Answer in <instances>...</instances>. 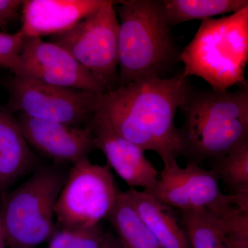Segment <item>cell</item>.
<instances>
[{
  "mask_svg": "<svg viewBox=\"0 0 248 248\" xmlns=\"http://www.w3.org/2000/svg\"><path fill=\"white\" fill-rule=\"evenodd\" d=\"M190 89L182 73L138 80L99 96L94 113L142 151L157 153L165 164L184 155L175 116Z\"/></svg>",
  "mask_w": 248,
  "mask_h": 248,
  "instance_id": "1",
  "label": "cell"
},
{
  "mask_svg": "<svg viewBox=\"0 0 248 248\" xmlns=\"http://www.w3.org/2000/svg\"><path fill=\"white\" fill-rule=\"evenodd\" d=\"M184 155L195 161L219 159L248 141V89L235 92L190 89L180 107Z\"/></svg>",
  "mask_w": 248,
  "mask_h": 248,
  "instance_id": "2",
  "label": "cell"
},
{
  "mask_svg": "<svg viewBox=\"0 0 248 248\" xmlns=\"http://www.w3.org/2000/svg\"><path fill=\"white\" fill-rule=\"evenodd\" d=\"M117 3V87L146 78H164L163 75L179 60V53L161 1L126 0Z\"/></svg>",
  "mask_w": 248,
  "mask_h": 248,
  "instance_id": "3",
  "label": "cell"
},
{
  "mask_svg": "<svg viewBox=\"0 0 248 248\" xmlns=\"http://www.w3.org/2000/svg\"><path fill=\"white\" fill-rule=\"evenodd\" d=\"M182 76L202 78L212 89L226 91L234 85L247 87L248 6L217 19L202 20L195 37L179 53Z\"/></svg>",
  "mask_w": 248,
  "mask_h": 248,
  "instance_id": "4",
  "label": "cell"
},
{
  "mask_svg": "<svg viewBox=\"0 0 248 248\" xmlns=\"http://www.w3.org/2000/svg\"><path fill=\"white\" fill-rule=\"evenodd\" d=\"M66 176L51 167L40 168L2 196L0 217L9 248H36L55 230V207Z\"/></svg>",
  "mask_w": 248,
  "mask_h": 248,
  "instance_id": "5",
  "label": "cell"
},
{
  "mask_svg": "<svg viewBox=\"0 0 248 248\" xmlns=\"http://www.w3.org/2000/svg\"><path fill=\"white\" fill-rule=\"evenodd\" d=\"M116 2L108 0L69 30L51 36L48 41L67 50L108 92L118 84L119 20Z\"/></svg>",
  "mask_w": 248,
  "mask_h": 248,
  "instance_id": "6",
  "label": "cell"
},
{
  "mask_svg": "<svg viewBox=\"0 0 248 248\" xmlns=\"http://www.w3.org/2000/svg\"><path fill=\"white\" fill-rule=\"evenodd\" d=\"M119 192L108 166L84 158L73 164L66 176L55 217L61 228L96 226L107 218Z\"/></svg>",
  "mask_w": 248,
  "mask_h": 248,
  "instance_id": "7",
  "label": "cell"
},
{
  "mask_svg": "<svg viewBox=\"0 0 248 248\" xmlns=\"http://www.w3.org/2000/svg\"><path fill=\"white\" fill-rule=\"evenodd\" d=\"M218 182L214 169H202L193 161L182 168L174 160L164 164L157 182L147 192L180 211L206 209L222 218L240 208V202L236 196L223 193Z\"/></svg>",
  "mask_w": 248,
  "mask_h": 248,
  "instance_id": "8",
  "label": "cell"
},
{
  "mask_svg": "<svg viewBox=\"0 0 248 248\" xmlns=\"http://www.w3.org/2000/svg\"><path fill=\"white\" fill-rule=\"evenodd\" d=\"M8 90L12 112L73 126L92 118L100 96L16 76L8 84Z\"/></svg>",
  "mask_w": 248,
  "mask_h": 248,
  "instance_id": "9",
  "label": "cell"
},
{
  "mask_svg": "<svg viewBox=\"0 0 248 248\" xmlns=\"http://www.w3.org/2000/svg\"><path fill=\"white\" fill-rule=\"evenodd\" d=\"M13 73L16 76L99 95L108 92L64 48L39 37L26 38Z\"/></svg>",
  "mask_w": 248,
  "mask_h": 248,
  "instance_id": "10",
  "label": "cell"
},
{
  "mask_svg": "<svg viewBox=\"0 0 248 248\" xmlns=\"http://www.w3.org/2000/svg\"><path fill=\"white\" fill-rule=\"evenodd\" d=\"M29 145L57 162H71L88 157L95 149L92 128L31 118L20 115L17 120Z\"/></svg>",
  "mask_w": 248,
  "mask_h": 248,
  "instance_id": "11",
  "label": "cell"
},
{
  "mask_svg": "<svg viewBox=\"0 0 248 248\" xmlns=\"http://www.w3.org/2000/svg\"><path fill=\"white\" fill-rule=\"evenodd\" d=\"M92 128L96 148L103 152L108 164L130 188L148 192L159 179V172L140 147L116 133L105 119L97 113L88 122Z\"/></svg>",
  "mask_w": 248,
  "mask_h": 248,
  "instance_id": "12",
  "label": "cell"
},
{
  "mask_svg": "<svg viewBox=\"0 0 248 248\" xmlns=\"http://www.w3.org/2000/svg\"><path fill=\"white\" fill-rule=\"evenodd\" d=\"M108 0H27L23 2L22 27L26 38H42L69 30Z\"/></svg>",
  "mask_w": 248,
  "mask_h": 248,
  "instance_id": "13",
  "label": "cell"
},
{
  "mask_svg": "<svg viewBox=\"0 0 248 248\" xmlns=\"http://www.w3.org/2000/svg\"><path fill=\"white\" fill-rule=\"evenodd\" d=\"M37 164L33 152L24 138L17 120L11 112L0 108V195Z\"/></svg>",
  "mask_w": 248,
  "mask_h": 248,
  "instance_id": "14",
  "label": "cell"
},
{
  "mask_svg": "<svg viewBox=\"0 0 248 248\" xmlns=\"http://www.w3.org/2000/svg\"><path fill=\"white\" fill-rule=\"evenodd\" d=\"M124 193L161 248H191L186 231L170 207L146 191L130 188Z\"/></svg>",
  "mask_w": 248,
  "mask_h": 248,
  "instance_id": "15",
  "label": "cell"
},
{
  "mask_svg": "<svg viewBox=\"0 0 248 248\" xmlns=\"http://www.w3.org/2000/svg\"><path fill=\"white\" fill-rule=\"evenodd\" d=\"M107 218L124 248H161L123 191L119 192Z\"/></svg>",
  "mask_w": 248,
  "mask_h": 248,
  "instance_id": "16",
  "label": "cell"
},
{
  "mask_svg": "<svg viewBox=\"0 0 248 248\" xmlns=\"http://www.w3.org/2000/svg\"><path fill=\"white\" fill-rule=\"evenodd\" d=\"M165 17L171 27L195 19L232 14L248 6L247 0H164Z\"/></svg>",
  "mask_w": 248,
  "mask_h": 248,
  "instance_id": "17",
  "label": "cell"
},
{
  "mask_svg": "<svg viewBox=\"0 0 248 248\" xmlns=\"http://www.w3.org/2000/svg\"><path fill=\"white\" fill-rule=\"evenodd\" d=\"M181 223L191 248H225L224 231L218 217L206 209L182 210Z\"/></svg>",
  "mask_w": 248,
  "mask_h": 248,
  "instance_id": "18",
  "label": "cell"
},
{
  "mask_svg": "<svg viewBox=\"0 0 248 248\" xmlns=\"http://www.w3.org/2000/svg\"><path fill=\"white\" fill-rule=\"evenodd\" d=\"M215 170L229 195L248 197V141L217 160Z\"/></svg>",
  "mask_w": 248,
  "mask_h": 248,
  "instance_id": "19",
  "label": "cell"
},
{
  "mask_svg": "<svg viewBox=\"0 0 248 248\" xmlns=\"http://www.w3.org/2000/svg\"><path fill=\"white\" fill-rule=\"evenodd\" d=\"M107 232L100 225L61 228L49 239L48 248H100Z\"/></svg>",
  "mask_w": 248,
  "mask_h": 248,
  "instance_id": "20",
  "label": "cell"
},
{
  "mask_svg": "<svg viewBox=\"0 0 248 248\" xmlns=\"http://www.w3.org/2000/svg\"><path fill=\"white\" fill-rule=\"evenodd\" d=\"M26 37L20 31L15 34L0 32V67L14 71L22 53Z\"/></svg>",
  "mask_w": 248,
  "mask_h": 248,
  "instance_id": "21",
  "label": "cell"
},
{
  "mask_svg": "<svg viewBox=\"0 0 248 248\" xmlns=\"http://www.w3.org/2000/svg\"><path fill=\"white\" fill-rule=\"evenodd\" d=\"M24 1L0 0V29L6 30L10 24L17 18L22 9Z\"/></svg>",
  "mask_w": 248,
  "mask_h": 248,
  "instance_id": "22",
  "label": "cell"
},
{
  "mask_svg": "<svg viewBox=\"0 0 248 248\" xmlns=\"http://www.w3.org/2000/svg\"><path fill=\"white\" fill-rule=\"evenodd\" d=\"M224 246L225 248H248V236L226 233Z\"/></svg>",
  "mask_w": 248,
  "mask_h": 248,
  "instance_id": "23",
  "label": "cell"
},
{
  "mask_svg": "<svg viewBox=\"0 0 248 248\" xmlns=\"http://www.w3.org/2000/svg\"><path fill=\"white\" fill-rule=\"evenodd\" d=\"M100 248H124L123 245L112 232H107L105 239Z\"/></svg>",
  "mask_w": 248,
  "mask_h": 248,
  "instance_id": "24",
  "label": "cell"
},
{
  "mask_svg": "<svg viewBox=\"0 0 248 248\" xmlns=\"http://www.w3.org/2000/svg\"><path fill=\"white\" fill-rule=\"evenodd\" d=\"M6 237H5L4 226H3L2 221H1V217H0V248H6Z\"/></svg>",
  "mask_w": 248,
  "mask_h": 248,
  "instance_id": "25",
  "label": "cell"
},
{
  "mask_svg": "<svg viewBox=\"0 0 248 248\" xmlns=\"http://www.w3.org/2000/svg\"></svg>",
  "mask_w": 248,
  "mask_h": 248,
  "instance_id": "26",
  "label": "cell"
}]
</instances>
